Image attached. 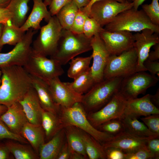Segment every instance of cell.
Wrapping results in <instances>:
<instances>
[{
  "mask_svg": "<svg viewBox=\"0 0 159 159\" xmlns=\"http://www.w3.org/2000/svg\"><path fill=\"white\" fill-rule=\"evenodd\" d=\"M150 100L157 107L159 106V89L158 88L156 93L153 95H151Z\"/></svg>",
  "mask_w": 159,
  "mask_h": 159,
  "instance_id": "50",
  "label": "cell"
},
{
  "mask_svg": "<svg viewBox=\"0 0 159 159\" xmlns=\"http://www.w3.org/2000/svg\"><path fill=\"white\" fill-rule=\"evenodd\" d=\"M66 141L64 128L47 142L40 147L39 155L40 159H57L59 152Z\"/></svg>",
  "mask_w": 159,
  "mask_h": 159,
  "instance_id": "23",
  "label": "cell"
},
{
  "mask_svg": "<svg viewBox=\"0 0 159 159\" xmlns=\"http://www.w3.org/2000/svg\"><path fill=\"white\" fill-rule=\"evenodd\" d=\"M69 148L70 150V159H86V158L82 154L72 150L70 148Z\"/></svg>",
  "mask_w": 159,
  "mask_h": 159,
  "instance_id": "52",
  "label": "cell"
},
{
  "mask_svg": "<svg viewBox=\"0 0 159 159\" xmlns=\"http://www.w3.org/2000/svg\"><path fill=\"white\" fill-rule=\"evenodd\" d=\"M154 156L146 146L132 153H125V159H152Z\"/></svg>",
  "mask_w": 159,
  "mask_h": 159,
  "instance_id": "41",
  "label": "cell"
},
{
  "mask_svg": "<svg viewBox=\"0 0 159 159\" xmlns=\"http://www.w3.org/2000/svg\"><path fill=\"white\" fill-rule=\"evenodd\" d=\"M91 45L93 63L91 72L95 84L104 80V70L110 54L99 34L92 37Z\"/></svg>",
  "mask_w": 159,
  "mask_h": 159,
  "instance_id": "13",
  "label": "cell"
},
{
  "mask_svg": "<svg viewBox=\"0 0 159 159\" xmlns=\"http://www.w3.org/2000/svg\"><path fill=\"white\" fill-rule=\"evenodd\" d=\"M78 9L75 2L72 0L57 13L56 16L63 29L70 30Z\"/></svg>",
  "mask_w": 159,
  "mask_h": 159,
  "instance_id": "33",
  "label": "cell"
},
{
  "mask_svg": "<svg viewBox=\"0 0 159 159\" xmlns=\"http://www.w3.org/2000/svg\"><path fill=\"white\" fill-rule=\"evenodd\" d=\"M141 120L151 132L159 135V114H152Z\"/></svg>",
  "mask_w": 159,
  "mask_h": 159,
  "instance_id": "40",
  "label": "cell"
},
{
  "mask_svg": "<svg viewBox=\"0 0 159 159\" xmlns=\"http://www.w3.org/2000/svg\"><path fill=\"white\" fill-rule=\"evenodd\" d=\"M4 26V24H0V40L2 34Z\"/></svg>",
  "mask_w": 159,
  "mask_h": 159,
  "instance_id": "57",
  "label": "cell"
},
{
  "mask_svg": "<svg viewBox=\"0 0 159 159\" xmlns=\"http://www.w3.org/2000/svg\"><path fill=\"white\" fill-rule=\"evenodd\" d=\"M133 2H119L115 0H102L91 6L89 17L94 19L103 27L110 23L120 12L133 7Z\"/></svg>",
  "mask_w": 159,
  "mask_h": 159,
  "instance_id": "12",
  "label": "cell"
},
{
  "mask_svg": "<svg viewBox=\"0 0 159 159\" xmlns=\"http://www.w3.org/2000/svg\"><path fill=\"white\" fill-rule=\"evenodd\" d=\"M7 139L26 144L28 141L20 135L12 132L0 118V140Z\"/></svg>",
  "mask_w": 159,
  "mask_h": 159,
  "instance_id": "38",
  "label": "cell"
},
{
  "mask_svg": "<svg viewBox=\"0 0 159 159\" xmlns=\"http://www.w3.org/2000/svg\"><path fill=\"white\" fill-rule=\"evenodd\" d=\"M10 153L4 143H0V159H9Z\"/></svg>",
  "mask_w": 159,
  "mask_h": 159,
  "instance_id": "49",
  "label": "cell"
},
{
  "mask_svg": "<svg viewBox=\"0 0 159 159\" xmlns=\"http://www.w3.org/2000/svg\"><path fill=\"white\" fill-rule=\"evenodd\" d=\"M58 115L64 127L67 125L76 127L90 135L101 144L109 141L113 136L99 130L91 124L81 102L69 107H60Z\"/></svg>",
  "mask_w": 159,
  "mask_h": 159,
  "instance_id": "4",
  "label": "cell"
},
{
  "mask_svg": "<svg viewBox=\"0 0 159 159\" xmlns=\"http://www.w3.org/2000/svg\"><path fill=\"white\" fill-rule=\"evenodd\" d=\"M159 0H152L150 4L142 6L143 10L154 24L159 25Z\"/></svg>",
  "mask_w": 159,
  "mask_h": 159,
  "instance_id": "36",
  "label": "cell"
},
{
  "mask_svg": "<svg viewBox=\"0 0 159 159\" xmlns=\"http://www.w3.org/2000/svg\"><path fill=\"white\" fill-rule=\"evenodd\" d=\"M43 80L47 85L54 101L58 106L69 107L81 102L82 95L72 90L64 82L61 81L59 77Z\"/></svg>",
  "mask_w": 159,
  "mask_h": 159,
  "instance_id": "14",
  "label": "cell"
},
{
  "mask_svg": "<svg viewBox=\"0 0 159 159\" xmlns=\"http://www.w3.org/2000/svg\"><path fill=\"white\" fill-rule=\"evenodd\" d=\"M22 40L10 51L0 52V67L11 66L24 67L32 51L34 35L37 31L29 29Z\"/></svg>",
  "mask_w": 159,
  "mask_h": 159,
  "instance_id": "10",
  "label": "cell"
},
{
  "mask_svg": "<svg viewBox=\"0 0 159 159\" xmlns=\"http://www.w3.org/2000/svg\"><path fill=\"white\" fill-rule=\"evenodd\" d=\"M102 0H90V2L86 6L83 7L84 10L87 13L89 16V13L91 7L92 5L95 2ZM121 3H124L127 1L126 0H115Z\"/></svg>",
  "mask_w": 159,
  "mask_h": 159,
  "instance_id": "51",
  "label": "cell"
},
{
  "mask_svg": "<svg viewBox=\"0 0 159 159\" xmlns=\"http://www.w3.org/2000/svg\"><path fill=\"white\" fill-rule=\"evenodd\" d=\"M30 0H11L6 7L12 15L11 23L16 26L20 27L26 21Z\"/></svg>",
  "mask_w": 159,
  "mask_h": 159,
  "instance_id": "27",
  "label": "cell"
},
{
  "mask_svg": "<svg viewBox=\"0 0 159 159\" xmlns=\"http://www.w3.org/2000/svg\"><path fill=\"white\" fill-rule=\"evenodd\" d=\"M41 125L44 131L45 140L48 141L64 128L58 114L44 110L42 113Z\"/></svg>",
  "mask_w": 159,
  "mask_h": 159,
  "instance_id": "26",
  "label": "cell"
},
{
  "mask_svg": "<svg viewBox=\"0 0 159 159\" xmlns=\"http://www.w3.org/2000/svg\"><path fill=\"white\" fill-rule=\"evenodd\" d=\"M8 108L7 106L4 105H0V116L5 112Z\"/></svg>",
  "mask_w": 159,
  "mask_h": 159,
  "instance_id": "56",
  "label": "cell"
},
{
  "mask_svg": "<svg viewBox=\"0 0 159 159\" xmlns=\"http://www.w3.org/2000/svg\"><path fill=\"white\" fill-rule=\"evenodd\" d=\"M104 29L94 19L88 17L85 22L83 33L87 38H91L96 34H100Z\"/></svg>",
  "mask_w": 159,
  "mask_h": 159,
  "instance_id": "37",
  "label": "cell"
},
{
  "mask_svg": "<svg viewBox=\"0 0 159 159\" xmlns=\"http://www.w3.org/2000/svg\"><path fill=\"white\" fill-rule=\"evenodd\" d=\"M127 100L119 91L105 105L96 111L87 113L88 119L97 129L108 121L120 119L124 114Z\"/></svg>",
  "mask_w": 159,
  "mask_h": 159,
  "instance_id": "11",
  "label": "cell"
},
{
  "mask_svg": "<svg viewBox=\"0 0 159 159\" xmlns=\"http://www.w3.org/2000/svg\"><path fill=\"white\" fill-rule=\"evenodd\" d=\"M0 118L12 132L20 135L23 126L29 122L19 102L15 103L8 107Z\"/></svg>",
  "mask_w": 159,
  "mask_h": 159,
  "instance_id": "20",
  "label": "cell"
},
{
  "mask_svg": "<svg viewBox=\"0 0 159 159\" xmlns=\"http://www.w3.org/2000/svg\"><path fill=\"white\" fill-rule=\"evenodd\" d=\"M88 17H89L88 14L82 8L79 9L70 30L76 34L83 33L85 22Z\"/></svg>",
  "mask_w": 159,
  "mask_h": 159,
  "instance_id": "39",
  "label": "cell"
},
{
  "mask_svg": "<svg viewBox=\"0 0 159 159\" xmlns=\"http://www.w3.org/2000/svg\"><path fill=\"white\" fill-rule=\"evenodd\" d=\"M30 75L43 80L62 75L64 72L62 65L57 61L32 51L23 67Z\"/></svg>",
  "mask_w": 159,
  "mask_h": 159,
  "instance_id": "8",
  "label": "cell"
},
{
  "mask_svg": "<svg viewBox=\"0 0 159 159\" xmlns=\"http://www.w3.org/2000/svg\"><path fill=\"white\" fill-rule=\"evenodd\" d=\"M62 29L56 15L52 16L47 24L41 27L39 35L33 41L32 50L46 57L51 56L56 49Z\"/></svg>",
  "mask_w": 159,
  "mask_h": 159,
  "instance_id": "7",
  "label": "cell"
},
{
  "mask_svg": "<svg viewBox=\"0 0 159 159\" xmlns=\"http://www.w3.org/2000/svg\"><path fill=\"white\" fill-rule=\"evenodd\" d=\"M103 148L107 159H125V153L120 149L114 147Z\"/></svg>",
  "mask_w": 159,
  "mask_h": 159,
  "instance_id": "42",
  "label": "cell"
},
{
  "mask_svg": "<svg viewBox=\"0 0 159 159\" xmlns=\"http://www.w3.org/2000/svg\"><path fill=\"white\" fill-rule=\"evenodd\" d=\"M134 116L124 114L120 119L122 122L125 130L133 135L143 137L159 136L151 132L144 123Z\"/></svg>",
  "mask_w": 159,
  "mask_h": 159,
  "instance_id": "25",
  "label": "cell"
},
{
  "mask_svg": "<svg viewBox=\"0 0 159 159\" xmlns=\"http://www.w3.org/2000/svg\"><path fill=\"white\" fill-rule=\"evenodd\" d=\"M146 146L153 155L155 159L159 158V136L153 137L147 142Z\"/></svg>",
  "mask_w": 159,
  "mask_h": 159,
  "instance_id": "43",
  "label": "cell"
},
{
  "mask_svg": "<svg viewBox=\"0 0 159 159\" xmlns=\"http://www.w3.org/2000/svg\"><path fill=\"white\" fill-rule=\"evenodd\" d=\"M92 56L77 57L72 59L69 63V67L67 71L68 76L74 79L86 71L90 67Z\"/></svg>",
  "mask_w": 159,
  "mask_h": 159,
  "instance_id": "34",
  "label": "cell"
},
{
  "mask_svg": "<svg viewBox=\"0 0 159 159\" xmlns=\"http://www.w3.org/2000/svg\"><path fill=\"white\" fill-rule=\"evenodd\" d=\"M70 148L66 140L61 149L57 159H70Z\"/></svg>",
  "mask_w": 159,
  "mask_h": 159,
  "instance_id": "47",
  "label": "cell"
},
{
  "mask_svg": "<svg viewBox=\"0 0 159 159\" xmlns=\"http://www.w3.org/2000/svg\"><path fill=\"white\" fill-rule=\"evenodd\" d=\"M4 143L16 159H38L39 156L34 149L24 143L9 140Z\"/></svg>",
  "mask_w": 159,
  "mask_h": 159,
  "instance_id": "32",
  "label": "cell"
},
{
  "mask_svg": "<svg viewBox=\"0 0 159 159\" xmlns=\"http://www.w3.org/2000/svg\"><path fill=\"white\" fill-rule=\"evenodd\" d=\"M140 71L138 67L136 50L133 47L119 55H110L104 70V79L124 78Z\"/></svg>",
  "mask_w": 159,
  "mask_h": 159,
  "instance_id": "6",
  "label": "cell"
},
{
  "mask_svg": "<svg viewBox=\"0 0 159 159\" xmlns=\"http://www.w3.org/2000/svg\"><path fill=\"white\" fill-rule=\"evenodd\" d=\"M10 1L11 0H0V9L6 7Z\"/></svg>",
  "mask_w": 159,
  "mask_h": 159,
  "instance_id": "55",
  "label": "cell"
},
{
  "mask_svg": "<svg viewBox=\"0 0 159 159\" xmlns=\"http://www.w3.org/2000/svg\"><path fill=\"white\" fill-rule=\"evenodd\" d=\"M143 65L147 71H149L151 74L154 76L157 75L159 77V60L151 61L146 59L144 62Z\"/></svg>",
  "mask_w": 159,
  "mask_h": 159,
  "instance_id": "45",
  "label": "cell"
},
{
  "mask_svg": "<svg viewBox=\"0 0 159 159\" xmlns=\"http://www.w3.org/2000/svg\"><path fill=\"white\" fill-rule=\"evenodd\" d=\"M152 138L153 137L139 136L124 130L102 145L104 148L115 147L120 149L125 153H130L145 147L147 141Z\"/></svg>",
  "mask_w": 159,
  "mask_h": 159,
  "instance_id": "17",
  "label": "cell"
},
{
  "mask_svg": "<svg viewBox=\"0 0 159 159\" xmlns=\"http://www.w3.org/2000/svg\"><path fill=\"white\" fill-rule=\"evenodd\" d=\"M153 46L154 50L149 52L147 58L151 61L158 60L159 59V43Z\"/></svg>",
  "mask_w": 159,
  "mask_h": 159,
  "instance_id": "48",
  "label": "cell"
},
{
  "mask_svg": "<svg viewBox=\"0 0 159 159\" xmlns=\"http://www.w3.org/2000/svg\"><path fill=\"white\" fill-rule=\"evenodd\" d=\"M72 0H52L49 6L52 16L56 15L59 10Z\"/></svg>",
  "mask_w": 159,
  "mask_h": 159,
  "instance_id": "44",
  "label": "cell"
},
{
  "mask_svg": "<svg viewBox=\"0 0 159 159\" xmlns=\"http://www.w3.org/2000/svg\"><path fill=\"white\" fill-rule=\"evenodd\" d=\"M1 69L0 105L8 107L20 101L32 87L31 77L22 66H6Z\"/></svg>",
  "mask_w": 159,
  "mask_h": 159,
  "instance_id": "1",
  "label": "cell"
},
{
  "mask_svg": "<svg viewBox=\"0 0 159 159\" xmlns=\"http://www.w3.org/2000/svg\"><path fill=\"white\" fill-rule=\"evenodd\" d=\"M25 33L11 22L4 24L0 40V52L5 45H16L22 40Z\"/></svg>",
  "mask_w": 159,
  "mask_h": 159,
  "instance_id": "31",
  "label": "cell"
},
{
  "mask_svg": "<svg viewBox=\"0 0 159 159\" xmlns=\"http://www.w3.org/2000/svg\"><path fill=\"white\" fill-rule=\"evenodd\" d=\"M52 0H44V2L46 6H49Z\"/></svg>",
  "mask_w": 159,
  "mask_h": 159,
  "instance_id": "58",
  "label": "cell"
},
{
  "mask_svg": "<svg viewBox=\"0 0 159 159\" xmlns=\"http://www.w3.org/2000/svg\"><path fill=\"white\" fill-rule=\"evenodd\" d=\"M123 78L104 79L82 95L81 102L87 113L98 111L107 104L119 91Z\"/></svg>",
  "mask_w": 159,
  "mask_h": 159,
  "instance_id": "3",
  "label": "cell"
},
{
  "mask_svg": "<svg viewBox=\"0 0 159 159\" xmlns=\"http://www.w3.org/2000/svg\"><path fill=\"white\" fill-rule=\"evenodd\" d=\"M79 9L85 7L89 3L90 0H73Z\"/></svg>",
  "mask_w": 159,
  "mask_h": 159,
  "instance_id": "53",
  "label": "cell"
},
{
  "mask_svg": "<svg viewBox=\"0 0 159 159\" xmlns=\"http://www.w3.org/2000/svg\"><path fill=\"white\" fill-rule=\"evenodd\" d=\"M28 121L36 124H41L42 113L43 110L38 96L32 87L19 102Z\"/></svg>",
  "mask_w": 159,
  "mask_h": 159,
  "instance_id": "19",
  "label": "cell"
},
{
  "mask_svg": "<svg viewBox=\"0 0 159 159\" xmlns=\"http://www.w3.org/2000/svg\"><path fill=\"white\" fill-rule=\"evenodd\" d=\"M30 75L32 87L36 92L43 109L58 115L60 107L54 101L46 83L40 78Z\"/></svg>",
  "mask_w": 159,
  "mask_h": 159,
  "instance_id": "21",
  "label": "cell"
},
{
  "mask_svg": "<svg viewBox=\"0 0 159 159\" xmlns=\"http://www.w3.org/2000/svg\"><path fill=\"white\" fill-rule=\"evenodd\" d=\"M12 15L6 7L0 9V24H5L11 22Z\"/></svg>",
  "mask_w": 159,
  "mask_h": 159,
  "instance_id": "46",
  "label": "cell"
},
{
  "mask_svg": "<svg viewBox=\"0 0 159 159\" xmlns=\"http://www.w3.org/2000/svg\"><path fill=\"white\" fill-rule=\"evenodd\" d=\"M128 2H132L134 0H126Z\"/></svg>",
  "mask_w": 159,
  "mask_h": 159,
  "instance_id": "60",
  "label": "cell"
},
{
  "mask_svg": "<svg viewBox=\"0 0 159 159\" xmlns=\"http://www.w3.org/2000/svg\"><path fill=\"white\" fill-rule=\"evenodd\" d=\"M151 95L148 94L142 97L127 100L124 114L138 118L141 116L159 114V108L151 101Z\"/></svg>",
  "mask_w": 159,
  "mask_h": 159,
  "instance_id": "18",
  "label": "cell"
},
{
  "mask_svg": "<svg viewBox=\"0 0 159 159\" xmlns=\"http://www.w3.org/2000/svg\"><path fill=\"white\" fill-rule=\"evenodd\" d=\"M1 68L0 67V86L1 84Z\"/></svg>",
  "mask_w": 159,
  "mask_h": 159,
  "instance_id": "59",
  "label": "cell"
},
{
  "mask_svg": "<svg viewBox=\"0 0 159 159\" xmlns=\"http://www.w3.org/2000/svg\"><path fill=\"white\" fill-rule=\"evenodd\" d=\"M99 34L110 55H119L134 47L135 40L131 32L125 31L110 32L104 29Z\"/></svg>",
  "mask_w": 159,
  "mask_h": 159,
  "instance_id": "15",
  "label": "cell"
},
{
  "mask_svg": "<svg viewBox=\"0 0 159 159\" xmlns=\"http://www.w3.org/2000/svg\"><path fill=\"white\" fill-rule=\"evenodd\" d=\"M20 135L30 143L38 155L40 147L45 143V140L44 131L41 124H34L28 122L22 128Z\"/></svg>",
  "mask_w": 159,
  "mask_h": 159,
  "instance_id": "24",
  "label": "cell"
},
{
  "mask_svg": "<svg viewBox=\"0 0 159 159\" xmlns=\"http://www.w3.org/2000/svg\"><path fill=\"white\" fill-rule=\"evenodd\" d=\"M97 129L113 136L125 130L123 124L120 119L108 121L100 125Z\"/></svg>",
  "mask_w": 159,
  "mask_h": 159,
  "instance_id": "35",
  "label": "cell"
},
{
  "mask_svg": "<svg viewBox=\"0 0 159 159\" xmlns=\"http://www.w3.org/2000/svg\"><path fill=\"white\" fill-rule=\"evenodd\" d=\"M66 141L69 148L88 158L86 152L80 130L76 127L67 125L64 127Z\"/></svg>",
  "mask_w": 159,
  "mask_h": 159,
  "instance_id": "28",
  "label": "cell"
},
{
  "mask_svg": "<svg viewBox=\"0 0 159 159\" xmlns=\"http://www.w3.org/2000/svg\"><path fill=\"white\" fill-rule=\"evenodd\" d=\"M33 0L32 10L24 23L20 27L25 32L30 28L37 31L40 29V23L43 19L48 22L52 17L42 0Z\"/></svg>",
  "mask_w": 159,
  "mask_h": 159,
  "instance_id": "22",
  "label": "cell"
},
{
  "mask_svg": "<svg viewBox=\"0 0 159 159\" xmlns=\"http://www.w3.org/2000/svg\"><path fill=\"white\" fill-rule=\"evenodd\" d=\"M104 29L110 32L125 31L130 32H138L149 29L159 34V25L153 24L142 9L138 10L133 7L120 13Z\"/></svg>",
  "mask_w": 159,
  "mask_h": 159,
  "instance_id": "5",
  "label": "cell"
},
{
  "mask_svg": "<svg viewBox=\"0 0 159 159\" xmlns=\"http://www.w3.org/2000/svg\"><path fill=\"white\" fill-rule=\"evenodd\" d=\"M80 131L88 158L90 159H107L102 145L90 135L81 130Z\"/></svg>",
  "mask_w": 159,
  "mask_h": 159,
  "instance_id": "29",
  "label": "cell"
},
{
  "mask_svg": "<svg viewBox=\"0 0 159 159\" xmlns=\"http://www.w3.org/2000/svg\"><path fill=\"white\" fill-rule=\"evenodd\" d=\"M158 80L156 76L145 71L137 72L123 78L119 92L127 100L135 99L155 85Z\"/></svg>",
  "mask_w": 159,
  "mask_h": 159,
  "instance_id": "9",
  "label": "cell"
},
{
  "mask_svg": "<svg viewBox=\"0 0 159 159\" xmlns=\"http://www.w3.org/2000/svg\"><path fill=\"white\" fill-rule=\"evenodd\" d=\"M74 80L72 82L64 83L72 90L80 95L87 92L95 84L90 67Z\"/></svg>",
  "mask_w": 159,
  "mask_h": 159,
  "instance_id": "30",
  "label": "cell"
},
{
  "mask_svg": "<svg viewBox=\"0 0 159 159\" xmlns=\"http://www.w3.org/2000/svg\"><path fill=\"white\" fill-rule=\"evenodd\" d=\"M146 0H134L133 1V7L135 9H138V7Z\"/></svg>",
  "mask_w": 159,
  "mask_h": 159,
  "instance_id": "54",
  "label": "cell"
},
{
  "mask_svg": "<svg viewBox=\"0 0 159 159\" xmlns=\"http://www.w3.org/2000/svg\"><path fill=\"white\" fill-rule=\"evenodd\" d=\"M92 38L63 29L56 49L50 58L61 65L65 64L76 56L92 50Z\"/></svg>",
  "mask_w": 159,
  "mask_h": 159,
  "instance_id": "2",
  "label": "cell"
},
{
  "mask_svg": "<svg viewBox=\"0 0 159 159\" xmlns=\"http://www.w3.org/2000/svg\"><path fill=\"white\" fill-rule=\"evenodd\" d=\"M134 45L138 57V67L140 71H147L143 65L147 59L151 47L159 43V34L149 29H145L141 33L133 34Z\"/></svg>",
  "mask_w": 159,
  "mask_h": 159,
  "instance_id": "16",
  "label": "cell"
}]
</instances>
